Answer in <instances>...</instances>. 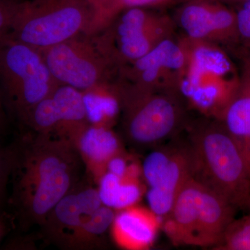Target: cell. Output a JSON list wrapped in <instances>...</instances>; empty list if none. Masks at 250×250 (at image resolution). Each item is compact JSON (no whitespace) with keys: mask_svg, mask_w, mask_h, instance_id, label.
<instances>
[{"mask_svg":"<svg viewBox=\"0 0 250 250\" xmlns=\"http://www.w3.org/2000/svg\"><path fill=\"white\" fill-rule=\"evenodd\" d=\"M175 22L167 15L145 7L123 10L93 37L117 70L147 54L173 35Z\"/></svg>","mask_w":250,"mask_h":250,"instance_id":"cell-7","label":"cell"},{"mask_svg":"<svg viewBox=\"0 0 250 250\" xmlns=\"http://www.w3.org/2000/svg\"><path fill=\"white\" fill-rule=\"evenodd\" d=\"M162 225V219L150 208L138 205L117 210L112 223V238L127 250L149 249Z\"/></svg>","mask_w":250,"mask_h":250,"instance_id":"cell-14","label":"cell"},{"mask_svg":"<svg viewBox=\"0 0 250 250\" xmlns=\"http://www.w3.org/2000/svg\"><path fill=\"white\" fill-rule=\"evenodd\" d=\"M13 155L11 149L0 147V213L5 203L7 187L11 177Z\"/></svg>","mask_w":250,"mask_h":250,"instance_id":"cell-23","label":"cell"},{"mask_svg":"<svg viewBox=\"0 0 250 250\" xmlns=\"http://www.w3.org/2000/svg\"><path fill=\"white\" fill-rule=\"evenodd\" d=\"M141 166L149 208L163 220L182 188L193 177L191 149L189 144L158 147L146 156Z\"/></svg>","mask_w":250,"mask_h":250,"instance_id":"cell-9","label":"cell"},{"mask_svg":"<svg viewBox=\"0 0 250 250\" xmlns=\"http://www.w3.org/2000/svg\"><path fill=\"white\" fill-rule=\"evenodd\" d=\"M220 1H223L225 4H236L238 6L250 0H220Z\"/></svg>","mask_w":250,"mask_h":250,"instance_id":"cell-31","label":"cell"},{"mask_svg":"<svg viewBox=\"0 0 250 250\" xmlns=\"http://www.w3.org/2000/svg\"><path fill=\"white\" fill-rule=\"evenodd\" d=\"M125 137L138 147L155 146L174 136L184 124V102L170 90L133 91L116 84Z\"/></svg>","mask_w":250,"mask_h":250,"instance_id":"cell-6","label":"cell"},{"mask_svg":"<svg viewBox=\"0 0 250 250\" xmlns=\"http://www.w3.org/2000/svg\"><path fill=\"white\" fill-rule=\"evenodd\" d=\"M236 14L240 42L250 49V1L238 5Z\"/></svg>","mask_w":250,"mask_h":250,"instance_id":"cell-25","label":"cell"},{"mask_svg":"<svg viewBox=\"0 0 250 250\" xmlns=\"http://www.w3.org/2000/svg\"><path fill=\"white\" fill-rule=\"evenodd\" d=\"M20 122L36 134L57 136L59 113L52 93L36 104Z\"/></svg>","mask_w":250,"mask_h":250,"instance_id":"cell-21","label":"cell"},{"mask_svg":"<svg viewBox=\"0 0 250 250\" xmlns=\"http://www.w3.org/2000/svg\"><path fill=\"white\" fill-rule=\"evenodd\" d=\"M180 39L186 67L178 93L206 118L220 121L239 90L241 75L221 45L185 36Z\"/></svg>","mask_w":250,"mask_h":250,"instance_id":"cell-3","label":"cell"},{"mask_svg":"<svg viewBox=\"0 0 250 250\" xmlns=\"http://www.w3.org/2000/svg\"><path fill=\"white\" fill-rule=\"evenodd\" d=\"M116 210L103 205L88 215L69 241L66 250H91L105 247V235L111 229Z\"/></svg>","mask_w":250,"mask_h":250,"instance_id":"cell-20","label":"cell"},{"mask_svg":"<svg viewBox=\"0 0 250 250\" xmlns=\"http://www.w3.org/2000/svg\"><path fill=\"white\" fill-rule=\"evenodd\" d=\"M103 205L98 188L80 181L46 217L40 226L42 238L66 250L72 236L85 219Z\"/></svg>","mask_w":250,"mask_h":250,"instance_id":"cell-12","label":"cell"},{"mask_svg":"<svg viewBox=\"0 0 250 250\" xmlns=\"http://www.w3.org/2000/svg\"><path fill=\"white\" fill-rule=\"evenodd\" d=\"M189 146L194 175L236 208L250 206V166L223 124L209 119L192 126Z\"/></svg>","mask_w":250,"mask_h":250,"instance_id":"cell-2","label":"cell"},{"mask_svg":"<svg viewBox=\"0 0 250 250\" xmlns=\"http://www.w3.org/2000/svg\"><path fill=\"white\" fill-rule=\"evenodd\" d=\"M39 51L59 84L86 93L116 80L118 70L99 48L93 35L80 34Z\"/></svg>","mask_w":250,"mask_h":250,"instance_id":"cell-8","label":"cell"},{"mask_svg":"<svg viewBox=\"0 0 250 250\" xmlns=\"http://www.w3.org/2000/svg\"><path fill=\"white\" fill-rule=\"evenodd\" d=\"M203 185L192 177L174 200L161 229L176 246H195Z\"/></svg>","mask_w":250,"mask_h":250,"instance_id":"cell-15","label":"cell"},{"mask_svg":"<svg viewBox=\"0 0 250 250\" xmlns=\"http://www.w3.org/2000/svg\"><path fill=\"white\" fill-rule=\"evenodd\" d=\"M236 210L225 197L203 185L195 246L215 248L234 220Z\"/></svg>","mask_w":250,"mask_h":250,"instance_id":"cell-16","label":"cell"},{"mask_svg":"<svg viewBox=\"0 0 250 250\" xmlns=\"http://www.w3.org/2000/svg\"><path fill=\"white\" fill-rule=\"evenodd\" d=\"M96 15V32L103 29L114 18V0H88Z\"/></svg>","mask_w":250,"mask_h":250,"instance_id":"cell-26","label":"cell"},{"mask_svg":"<svg viewBox=\"0 0 250 250\" xmlns=\"http://www.w3.org/2000/svg\"><path fill=\"white\" fill-rule=\"evenodd\" d=\"M52 95L59 113L57 136L72 143L77 135L90 124L83 93L68 85L59 84Z\"/></svg>","mask_w":250,"mask_h":250,"instance_id":"cell-17","label":"cell"},{"mask_svg":"<svg viewBox=\"0 0 250 250\" xmlns=\"http://www.w3.org/2000/svg\"><path fill=\"white\" fill-rule=\"evenodd\" d=\"M59 84L39 49L9 35L0 41V90L18 121Z\"/></svg>","mask_w":250,"mask_h":250,"instance_id":"cell-5","label":"cell"},{"mask_svg":"<svg viewBox=\"0 0 250 250\" xmlns=\"http://www.w3.org/2000/svg\"><path fill=\"white\" fill-rule=\"evenodd\" d=\"M169 0H114L113 11L115 18L123 10L131 7H145L157 6L164 4Z\"/></svg>","mask_w":250,"mask_h":250,"instance_id":"cell-27","label":"cell"},{"mask_svg":"<svg viewBox=\"0 0 250 250\" xmlns=\"http://www.w3.org/2000/svg\"><path fill=\"white\" fill-rule=\"evenodd\" d=\"M95 31L96 15L88 0H21L9 36L42 50Z\"/></svg>","mask_w":250,"mask_h":250,"instance_id":"cell-4","label":"cell"},{"mask_svg":"<svg viewBox=\"0 0 250 250\" xmlns=\"http://www.w3.org/2000/svg\"><path fill=\"white\" fill-rule=\"evenodd\" d=\"M9 220L4 212L0 213V241L9 229Z\"/></svg>","mask_w":250,"mask_h":250,"instance_id":"cell-30","label":"cell"},{"mask_svg":"<svg viewBox=\"0 0 250 250\" xmlns=\"http://www.w3.org/2000/svg\"><path fill=\"white\" fill-rule=\"evenodd\" d=\"M21 0H0V41L9 35Z\"/></svg>","mask_w":250,"mask_h":250,"instance_id":"cell-24","label":"cell"},{"mask_svg":"<svg viewBox=\"0 0 250 250\" xmlns=\"http://www.w3.org/2000/svg\"><path fill=\"white\" fill-rule=\"evenodd\" d=\"M242 70L241 76L250 83V49L241 55Z\"/></svg>","mask_w":250,"mask_h":250,"instance_id":"cell-28","label":"cell"},{"mask_svg":"<svg viewBox=\"0 0 250 250\" xmlns=\"http://www.w3.org/2000/svg\"></svg>","mask_w":250,"mask_h":250,"instance_id":"cell-32","label":"cell"},{"mask_svg":"<svg viewBox=\"0 0 250 250\" xmlns=\"http://www.w3.org/2000/svg\"><path fill=\"white\" fill-rule=\"evenodd\" d=\"M185 37L219 45L240 42L236 11L220 0H188L176 14Z\"/></svg>","mask_w":250,"mask_h":250,"instance_id":"cell-11","label":"cell"},{"mask_svg":"<svg viewBox=\"0 0 250 250\" xmlns=\"http://www.w3.org/2000/svg\"><path fill=\"white\" fill-rule=\"evenodd\" d=\"M6 110L7 108L5 105L4 98H3L2 93L0 90V134L3 132L6 127V122H7Z\"/></svg>","mask_w":250,"mask_h":250,"instance_id":"cell-29","label":"cell"},{"mask_svg":"<svg viewBox=\"0 0 250 250\" xmlns=\"http://www.w3.org/2000/svg\"><path fill=\"white\" fill-rule=\"evenodd\" d=\"M72 143L88 177L95 184L106 173L110 161L125 151L116 133L103 125H88Z\"/></svg>","mask_w":250,"mask_h":250,"instance_id":"cell-13","label":"cell"},{"mask_svg":"<svg viewBox=\"0 0 250 250\" xmlns=\"http://www.w3.org/2000/svg\"><path fill=\"white\" fill-rule=\"evenodd\" d=\"M217 250H250V213L229 225Z\"/></svg>","mask_w":250,"mask_h":250,"instance_id":"cell-22","label":"cell"},{"mask_svg":"<svg viewBox=\"0 0 250 250\" xmlns=\"http://www.w3.org/2000/svg\"><path fill=\"white\" fill-rule=\"evenodd\" d=\"M142 179L141 173L119 176L106 172L97 184L103 205L116 210L137 205L147 192Z\"/></svg>","mask_w":250,"mask_h":250,"instance_id":"cell-18","label":"cell"},{"mask_svg":"<svg viewBox=\"0 0 250 250\" xmlns=\"http://www.w3.org/2000/svg\"><path fill=\"white\" fill-rule=\"evenodd\" d=\"M13 155L12 202L21 226H41L80 182L82 160L73 144L52 135L27 134Z\"/></svg>","mask_w":250,"mask_h":250,"instance_id":"cell-1","label":"cell"},{"mask_svg":"<svg viewBox=\"0 0 250 250\" xmlns=\"http://www.w3.org/2000/svg\"><path fill=\"white\" fill-rule=\"evenodd\" d=\"M220 122L250 166V83L242 77L239 90Z\"/></svg>","mask_w":250,"mask_h":250,"instance_id":"cell-19","label":"cell"},{"mask_svg":"<svg viewBox=\"0 0 250 250\" xmlns=\"http://www.w3.org/2000/svg\"><path fill=\"white\" fill-rule=\"evenodd\" d=\"M185 67L184 46L172 35L141 58L121 67L115 82L120 88L133 91L178 93Z\"/></svg>","mask_w":250,"mask_h":250,"instance_id":"cell-10","label":"cell"}]
</instances>
